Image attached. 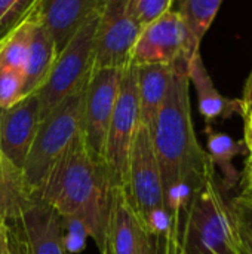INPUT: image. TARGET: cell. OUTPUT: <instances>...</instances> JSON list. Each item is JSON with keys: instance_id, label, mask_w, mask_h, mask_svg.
I'll list each match as a JSON object with an SVG mask.
<instances>
[{"instance_id": "5bb4252c", "label": "cell", "mask_w": 252, "mask_h": 254, "mask_svg": "<svg viewBox=\"0 0 252 254\" xmlns=\"http://www.w3.org/2000/svg\"><path fill=\"white\" fill-rule=\"evenodd\" d=\"M28 254H67L64 249V217L36 198L21 216Z\"/></svg>"}, {"instance_id": "603a6c76", "label": "cell", "mask_w": 252, "mask_h": 254, "mask_svg": "<svg viewBox=\"0 0 252 254\" xmlns=\"http://www.w3.org/2000/svg\"><path fill=\"white\" fill-rule=\"evenodd\" d=\"M174 0H129V9L137 22L144 28L171 10Z\"/></svg>"}, {"instance_id": "83f0119b", "label": "cell", "mask_w": 252, "mask_h": 254, "mask_svg": "<svg viewBox=\"0 0 252 254\" xmlns=\"http://www.w3.org/2000/svg\"><path fill=\"white\" fill-rule=\"evenodd\" d=\"M143 254H168V241L163 235H150L149 244Z\"/></svg>"}, {"instance_id": "3957f363", "label": "cell", "mask_w": 252, "mask_h": 254, "mask_svg": "<svg viewBox=\"0 0 252 254\" xmlns=\"http://www.w3.org/2000/svg\"><path fill=\"white\" fill-rule=\"evenodd\" d=\"M241 237L212 171L195 192L183 220V254H241Z\"/></svg>"}, {"instance_id": "7c38bea8", "label": "cell", "mask_w": 252, "mask_h": 254, "mask_svg": "<svg viewBox=\"0 0 252 254\" xmlns=\"http://www.w3.org/2000/svg\"><path fill=\"white\" fill-rule=\"evenodd\" d=\"M150 235L132 207L125 188L113 186L105 232V254H143Z\"/></svg>"}, {"instance_id": "277c9868", "label": "cell", "mask_w": 252, "mask_h": 254, "mask_svg": "<svg viewBox=\"0 0 252 254\" xmlns=\"http://www.w3.org/2000/svg\"><path fill=\"white\" fill-rule=\"evenodd\" d=\"M85 89L86 86L65 98L39 125L22 167L25 182L34 195L43 186L56 161L80 135Z\"/></svg>"}, {"instance_id": "8992f818", "label": "cell", "mask_w": 252, "mask_h": 254, "mask_svg": "<svg viewBox=\"0 0 252 254\" xmlns=\"http://www.w3.org/2000/svg\"><path fill=\"white\" fill-rule=\"evenodd\" d=\"M140 125V104H138V83L137 67L131 64L123 70L116 106L110 121L104 164L108 171L113 186L125 188L128 158Z\"/></svg>"}, {"instance_id": "52a82bcc", "label": "cell", "mask_w": 252, "mask_h": 254, "mask_svg": "<svg viewBox=\"0 0 252 254\" xmlns=\"http://www.w3.org/2000/svg\"><path fill=\"white\" fill-rule=\"evenodd\" d=\"M141 30L129 9V0H101L95 33V68L129 67Z\"/></svg>"}, {"instance_id": "4dcf8cb0", "label": "cell", "mask_w": 252, "mask_h": 254, "mask_svg": "<svg viewBox=\"0 0 252 254\" xmlns=\"http://www.w3.org/2000/svg\"><path fill=\"white\" fill-rule=\"evenodd\" d=\"M244 143H245L248 152L252 153V121L244 124Z\"/></svg>"}, {"instance_id": "484cf974", "label": "cell", "mask_w": 252, "mask_h": 254, "mask_svg": "<svg viewBox=\"0 0 252 254\" xmlns=\"http://www.w3.org/2000/svg\"><path fill=\"white\" fill-rule=\"evenodd\" d=\"M6 225H7V254H28L21 219L13 222H6Z\"/></svg>"}, {"instance_id": "4316f807", "label": "cell", "mask_w": 252, "mask_h": 254, "mask_svg": "<svg viewBox=\"0 0 252 254\" xmlns=\"http://www.w3.org/2000/svg\"><path fill=\"white\" fill-rule=\"evenodd\" d=\"M239 185H241L239 196L252 201V153H250V156L244 165V171L241 174Z\"/></svg>"}, {"instance_id": "7a4b0ae2", "label": "cell", "mask_w": 252, "mask_h": 254, "mask_svg": "<svg viewBox=\"0 0 252 254\" xmlns=\"http://www.w3.org/2000/svg\"><path fill=\"white\" fill-rule=\"evenodd\" d=\"M111 189L105 165L92 159L80 134L56 161L36 196L64 219H80L100 253L105 254Z\"/></svg>"}, {"instance_id": "ac0fdd59", "label": "cell", "mask_w": 252, "mask_h": 254, "mask_svg": "<svg viewBox=\"0 0 252 254\" xmlns=\"http://www.w3.org/2000/svg\"><path fill=\"white\" fill-rule=\"evenodd\" d=\"M36 198L22 170L0 155V219L4 222L19 220Z\"/></svg>"}, {"instance_id": "9c48e42d", "label": "cell", "mask_w": 252, "mask_h": 254, "mask_svg": "<svg viewBox=\"0 0 252 254\" xmlns=\"http://www.w3.org/2000/svg\"><path fill=\"white\" fill-rule=\"evenodd\" d=\"M196 52H199V45L192 39L178 12L171 9L141 30L132 51V64L190 63Z\"/></svg>"}, {"instance_id": "d6986e66", "label": "cell", "mask_w": 252, "mask_h": 254, "mask_svg": "<svg viewBox=\"0 0 252 254\" xmlns=\"http://www.w3.org/2000/svg\"><path fill=\"white\" fill-rule=\"evenodd\" d=\"M205 134L208 138V155L214 167L221 171V192H229L239 183L241 179V174L233 165V159L236 156L245 155L248 149L244 140L236 141L227 134L215 131L212 125H206Z\"/></svg>"}, {"instance_id": "e0dca14e", "label": "cell", "mask_w": 252, "mask_h": 254, "mask_svg": "<svg viewBox=\"0 0 252 254\" xmlns=\"http://www.w3.org/2000/svg\"><path fill=\"white\" fill-rule=\"evenodd\" d=\"M137 67L138 83V104H140V124L146 127L153 135L159 110L166 95L172 65L146 64Z\"/></svg>"}, {"instance_id": "2e32d148", "label": "cell", "mask_w": 252, "mask_h": 254, "mask_svg": "<svg viewBox=\"0 0 252 254\" xmlns=\"http://www.w3.org/2000/svg\"><path fill=\"white\" fill-rule=\"evenodd\" d=\"M56 55L58 52H56L55 42L37 15L33 24L30 45H28L25 63L22 67L24 97L33 92H37L46 83L50 74V70L53 67V63L56 60Z\"/></svg>"}, {"instance_id": "1f68e13d", "label": "cell", "mask_w": 252, "mask_h": 254, "mask_svg": "<svg viewBox=\"0 0 252 254\" xmlns=\"http://www.w3.org/2000/svg\"><path fill=\"white\" fill-rule=\"evenodd\" d=\"M239 237H241V247H239L241 254H252V238L247 237L242 232H239Z\"/></svg>"}, {"instance_id": "d4e9b609", "label": "cell", "mask_w": 252, "mask_h": 254, "mask_svg": "<svg viewBox=\"0 0 252 254\" xmlns=\"http://www.w3.org/2000/svg\"><path fill=\"white\" fill-rule=\"evenodd\" d=\"M229 208L238 231L252 238V201L238 195L232 199Z\"/></svg>"}, {"instance_id": "6da1fadb", "label": "cell", "mask_w": 252, "mask_h": 254, "mask_svg": "<svg viewBox=\"0 0 252 254\" xmlns=\"http://www.w3.org/2000/svg\"><path fill=\"white\" fill-rule=\"evenodd\" d=\"M189 63L172 65L165 100L153 131L160 168L163 202L171 217L184 216L195 192L215 167L199 144L190 107Z\"/></svg>"}, {"instance_id": "8fae6325", "label": "cell", "mask_w": 252, "mask_h": 254, "mask_svg": "<svg viewBox=\"0 0 252 254\" xmlns=\"http://www.w3.org/2000/svg\"><path fill=\"white\" fill-rule=\"evenodd\" d=\"M40 122L37 92L21 98L10 107L0 109V155L22 170Z\"/></svg>"}, {"instance_id": "7402d4cb", "label": "cell", "mask_w": 252, "mask_h": 254, "mask_svg": "<svg viewBox=\"0 0 252 254\" xmlns=\"http://www.w3.org/2000/svg\"><path fill=\"white\" fill-rule=\"evenodd\" d=\"M22 68L0 64V109H6L24 98Z\"/></svg>"}, {"instance_id": "ba28073f", "label": "cell", "mask_w": 252, "mask_h": 254, "mask_svg": "<svg viewBox=\"0 0 252 254\" xmlns=\"http://www.w3.org/2000/svg\"><path fill=\"white\" fill-rule=\"evenodd\" d=\"M122 74L123 70L119 68H95L85 89L80 134L88 153L100 164H104L107 132Z\"/></svg>"}, {"instance_id": "9a60e30c", "label": "cell", "mask_w": 252, "mask_h": 254, "mask_svg": "<svg viewBox=\"0 0 252 254\" xmlns=\"http://www.w3.org/2000/svg\"><path fill=\"white\" fill-rule=\"evenodd\" d=\"M187 74H189V80L195 85V89L198 92L199 112L203 116L206 125H211L217 119H229L233 115L242 113L241 100L227 98L217 91L202 61L201 52H196L192 57L187 68Z\"/></svg>"}, {"instance_id": "f1b7e54d", "label": "cell", "mask_w": 252, "mask_h": 254, "mask_svg": "<svg viewBox=\"0 0 252 254\" xmlns=\"http://www.w3.org/2000/svg\"><path fill=\"white\" fill-rule=\"evenodd\" d=\"M242 103V119H244V124L252 121V74L247 83V88H245V95L244 98L241 100Z\"/></svg>"}, {"instance_id": "ffe728a7", "label": "cell", "mask_w": 252, "mask_h": 254, "mask_svg": "<svg viewBox=\"0 0 252 254\" xmlns=\"http://www.w3.org/2000/svg\"><path fill=\"white\" fill-rule=\"evenodd\" d=\"M223 0H177V12L192 39L201 46L203 36L214 22Z\"/></svg>"}, {"instance_id": "4fadbf2b", "label": "cell", "mask_w": 252, "mask_h": 254, "mask_svg": "<svg viewBox=\"0 0 252 254\" xmlns=\"http://www.w3.org/2000/svg\"><path fill=\"white\" fill-rule=\"evenodd\" d=\"M101 0H43L39 18L59 54L76 33L98 12Z\"/></svg>"}, {"instance_id": "44dd1931", "label": "cell", "mask_w": 252, "mask_h": 254, "mask_svg": "<svg viewBox=\"0 0 252 254\" xmlns=\"http://www.w3.org/2000/svg\"><path fill=\"white\" fill-rule=\"evenodd\" d=\"M43 0H0V42L39 13Z\"/></svg>"}, {"instance_id": "30bf717a", "label": "cell", "mask_w": 252, "mask_h": 254, "mask_svg": "<svg viewBox=\"0 0 252 254\" xmlns=\"http://www.w3.org/2000/svg\"><path fill=\"white\" fill-rule=\"evenodd\" d=\"M125 190L141 220L150 211L165 207L162 176L153 135L141 124L138 125L128 158Z\"/></svg>"}, {"instance_id": "5b68a950", "label": "cell", "mask_w": 252, "mask_h": 254, "mask_svg": "<svg viewBox=\"0 0 252 254\" xmlns=\"http://www.w3.org/2000/svg\"><path fill=\"white\" fill-rule=\"evenodd\" d=\"M98 12L56 55L46 83L37 91L42 119L58 104L82 91L95 70V33Z\"/></svg>"}, {"instance_id": "f546056e", "label": "cell", "mask_w": 252, "mask_h": 254, "mask_svg": "<svg viewBox=\"0 0 252 254\" xmlns=\"http://www.w3.org/2000/svg\"><path fill=\"white\" fill-rule=\"evenodd\" d=\"M0 254H7V225L0 219Z\"/></svg>"}, {"instance_id": "cb8c5ba5", "label": "cell", "mask_w": 252, "mask_h": 254, "mask_svg": "<svg viewBox=\"0 0 252 254\" xmlns=\"http://www.w3.org/2000/svg\"><path fill=\"white\" fill-rule=\"evenodd\" d=\"M91 238L88 226L77 217L64 219V249L67 254H80L86 249V241Z\"/></svg>"}]
</instances>
